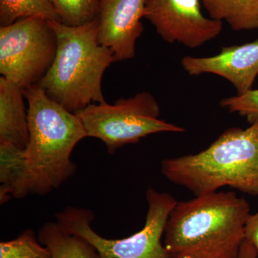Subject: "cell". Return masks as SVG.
<instances>
[{
  "label": "cell",
  "mask_w": 258,
  "mask_h": 258,
  "mask_svg": "<svg viewBox=\"0 0 258 258\" xmlns=\"http://www.w3.org/2000/svg\"><path fill=\"white\" fill-rule=\"evenodd\" d=\"M28 103L30 139L12 189L17 199L45 196L74 175L73 151L88 134L77 114L51 99L35 85L24 91Z\"/></svg>",
  "instance_id": "6da1fadb"
},
{
  "label": "cell",
  "mask_w": 258,
  "mask_h": 258,
  "mask_svg": "<svg viewBox=\"0 0 258 258\" xmlns=\"http://www.w3.org/2000/svg\"><path fill=\"white\" fill-rule=\"evenodd\" d=\"M249 203L235 191H214L177 202L164 245L172 258H236L245 240Z\"/></svg>",
  "instance_id": "7a4b0ae2"
},
{
  "label": "cell",
  "mask_w": 258,
  "mask_h": 258,
  "mask_svg": "<svg viewBox=\"0 0 258 258\" xmlns=\"http://www.w3.org/2000/svg\"><path fill=\"white\" fill-rule=\"evenodd\" d=\"M161 171L195 196L229 186L258 197V120L245 129H227L198 154L164 159Z\"/></svg>",
  "instance_id": "3957f363"
},
{
  "label": "cell",
  "mask_w": 258,
  "mask_h": 258,
  "mask_svg": "<svg viewBox=\"0 0 258 258\" xmlns=\"http://www.w3.org/2000/svg\"><path fill=\"white\" fill-rule=\"evenodd\" d=\"M49 23L57 35V52L48 72L37 85L51 99L74 113L91 103H105L102 79L116 60L99 41L97 19L80 26Z\"/></svg>",
  "instance_id": "277c9868"
},
{
  "label": "cell",
  "mask_w": 258,
  "mask_h": 258,
  "mask_svg": "<svg viewBox=\"0 0 258 258\" xmlns=\"http://www.w3.org/2000/svg\"><path fill=\"white\" fill-rule=\"evenodd\" d=\"M148 210L143 228L123 239H107L91 227L95 217L86 208L67 207L55 214L59 225L83 237L96 249L100 258H172L161 242L169 214L177 201L170 194L149 188Z\"/></svg>",
  "instance_id": "5b68a950"
},
{
  "label": "cell",
  "mask_w": 258,
  "mask_h": 258,
  "mask_svg": "<svg viewBox=\"0 0 258 258\" xmlns=\"http://www.w3.org/2000/svg\"><path fill=\"white\" fill-rule=\"evenodd\" d=\"M161 110L152 93L143 91L128 98H120L113 104L106 102L91 103L78 115L88 137L104 143L108 154L127 144H137L152 134L183 133L179 125L159 118Z\"/></svg>",
  "instance_id": "8992f818"
},
{
  "label": "cell",
  "mask_w": 258,
  "mask_h": 258,
  "mask_svg": "<svg viewBox=\"0 0 258 258\" xmlns=\"http://www.w3.org/2000/svg\"><path fill=\"white\" fill-rule=\"evenodd\" d=\"M57 48L47 20L21 19L0 27V74L24 91L38 84L50 70Z\"/></svg>",
  "instance_id": "52a82bcc"
},
{
  "label": "cell",
  "mask_w": 258,
  "mask_h": 258,
  "mask_svg": "<svg viewBox=\"0 0 258 258\" xmlns=\"http://www.w3.org/2000/svg\"><path fill=\"white\" fill-rule=\"evenodd\" d=\"M202 0H146L144 18L169 43L197 48L220 35L223 23L205 16Z\"/></svg>",
  "instance_id": "ba28073f"
},
{
  "label": "cell",
  "mask_w": 258,
  "mask_h": 258,
  "mask_svg": "<svg viewBox=\"0 0 258 258\" xmlns=\"http://www.w3.org/2000/svg\"><path fill=\"white\" fill-rule=\"evenodd\" d=\"M146 0H99L98 39L115 60L134 57L137 40L144 32Z\"/></svg>",
  "instance_id": "9c48e42d"
},
{
  "label": "cell",
  "mask_w": 258,
  "mask_h": 258,
  "mask_svg": "<svg viewBox=\"0 0 258 258\" xmlns=\"http://www.w3.org/2000/svg\"><path fill=\"white\" fill-rule=\"evenodd\" d=\"M181 66L189 76L215 74L232 83L237 95L252 89L258 76V39L243 45L222 47L216 55L185 56Z\"/></svg>",
  "instance_id": "30bf717a"
},
{
  "label": "cell",
  "mask_w": 258,
  "mask_h": 258,
  "mask_svg": "<svg viewBox=\"0 0 258 258\" xmlns=\"http://www.w3.org/2000/svg\"><path fill=\"white\" fill-rule=\"evenodd\" d=\"M23 88L4 77L0 78V144L25 150L29 133L28 109Z\"/></svg>",
  "instance_id": "8fae6325"
},
{
  "label": "cell",
  "mask_w": 258,
  "mask_h": 258,
  "mask_svg": "<svg viewBox=\"0 0 258 258\" xmlns=\"http://www.w3.org/2000/svg\"><path fill=\"white\" fill-rule=\"evenodd\" d=\"M37 237L50 249L52 258H100L92 244L79 235L69 233L57 222L44 224Z\"/></svg>",
  "instance_id": "7c38bea8"
},
{
  "label": "cell",
  "mask_w": 258,
  "mask_h": 258,
  "mask_svg": "<svg viewBox=\"0 0 258 258\" xmlns=\"http://www.w3.org/2000/svg\"><path fill=\"white\" fill-rule=\"evenodd\" d=\"M210 18L235 31L258 30V0H202Z\"/></svg>",
  "instance_id": "4fadbf2b"
},
{
  "label": "cell",
  "mask_w": 258,
  "mask_h": 258,
  "mask_svg": "<svg viewBox=\"0 0 258 258\" xmlns=\"http://www.w3.org/2000/svg\"><path fill=\"white\" fill-rule=\"evenodd\" d=\"M30 18L60 22L51 0H0L1 27Z\"/></svg>",
  "instance_id": "5bb4252c"
},
{
  "label": "cell",
  "mask_w": 258,
  "mask_h": 258,
  "mask_svg": "<svg viewBox=\"0 0 258 258\" xmlns=\"http://www.w3.org/2000/svg\"><path fill=\"white\" fill-rule=\"evenodd\" d=\"M0 258H52V253L35 232L28 229L14 240L0 242Z\"/></svg>",
  "instance_id": "9a60e30c"
},
{
  "label": "cell",
  "mask_w": 258,
  "mask_h": 258,
  "mask_svg": "<svg viewBox=\"0 0 258 258\" xmlns=\"http://www.w3.org/2000/svg\"><path fill=\"white\" fill-rule=\"evenodd\" d=\"M60 22L80 26L96 20L99 0H51Z\"/></svg>",
  "instance_id": "2e32d148"
},
{
  "label": "cell",
  "mask_w": 258,
  "mask_h": 258,
  "mask_svg": "<svg viewBox=\"0 0 258 258\" xmlns=\"http://www.w3.org/2000/svg\"><path fill=\"white\" fill-rule=\"evenodd\" d=\"M220 104L230 113H237L246 118L249 124L258 120V89L223 98Z\"/></svg>",
  "instance_id": "e0dca14e"
},
{
  "label": "cell",
  "mask_w": 258,
  "mask_h": 258,
  "mask_svg": "<svg viewBox=\"0 0 258 258\" xmlns=\"http://www.w3.org/2000/svg\"><path fill=\"white\" fill-rule=\"evenodd\" d=\"M245 240L250 242L258 252V210L249 214L244 227Z\"/></svg>",
  "instance_id": "ac0fdd59"
},
{
  "label": "cell",
  "mask_w": 258,
  "mask_h": 258,
  "mask_svg": "<svg viewBox=\"0 0 258 258\" xmlns=\"http://www.w3.org/2000/svg\"><path fill=\"white\" fill-rule=\"evenodd\" d=\"M258 252L248 241L244 240L236 258H257Z\"/></svg>",
  "instance_id": "d6986e66"
}]
</instances>
